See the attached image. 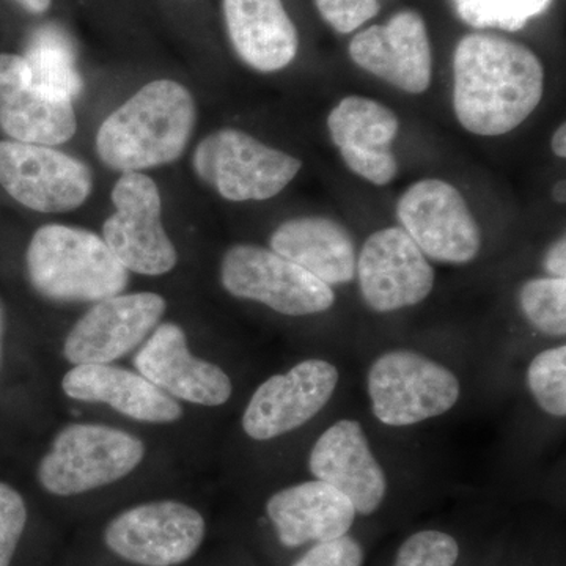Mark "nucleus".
<instances>
[{
  "instance_id": "34",
  "label": "nucleus",
  "mask_w": 566,
  "mask_h": 566,
  "mask_svg": "<svg viewBox=\"0 0 566 566\" xmlns=\"http://www.w3.org/2000/svg\"><path fill=\"white\" fill-rule=\"evenodd\" d=\"M25 10L33 14H41L50 9L52 0H18Z\"/></svg>"
},
{
  "instance_id": "28",
  "label": "nucleus",
  "mask_w": 566,
  "mask_h": 566,
  "mask_svg": "<svg viewBox=\"0 0 566 566\" xmlns=\"http://www.w3.org/2000/svg\"><path fill=\"white\" fill-rule=\"evenodd\" d=\"M460 547L453 536L439 531H422L409 536L397 554L395 566H453Z\"/></svg>"
},
{
  "instance_id": "26",
  "label": "nucleus",
  "mask_w": 566,
  "mask_h": 566,
  "mask_svg": "<svg viewBox=\"0 0 566 566\" xmlns=\"http://www.w3.org/2000/svg\"><path fill=\"white\" fill-rule=\"evenodd\" d=\"M517 300L532 327L551 337H565L566 279H531L521 286Z\"/></svg>"
},
{
  "instance_id": "24",
  "label": "nucleus",
  "mask_w": 566,
  "mask_h": 566,
  "mask_svg": "<svg viewBox=\"0 0 566 566\" xmlns=\"http://www.w3.org/2000/svg\"><path fill=\"white\" fill-rule=\"evenodd\" d=\"M24 59L32 85L40 92L71 103L81 95L84 84L76 69V51L57 25H44L33 32Z\"/></svg>"
},
{
  "instance_id": "2",
  "label": "nucleus",
  "mask_w": 566,
  "mask_h": 566,
  "mask_svg": "<svg viewBox=\"0 0 566 566\" xmlns=\"http://www.w3.org/2000/svg\"><path fill=\"white\" fill-rule=\"evenodd\" d=\"M193 95L177 81L148 82L99 126L96 153L118 172H144L177 161L196 129Z\"/></svg>"
},
{
  "instance_id": "17",
  "label": "nucleus",
  "mask_w": 566,
  "mask_h": 566,
  "mask_svg": "<svg viewBox=\"0 0 566 566\" xmlns=\"http://www.w3.org/2000/svg\"><path fill=\"white\" fill-rule=\"evenodd\" d=\"M327 129L353 174L375 186H386L398 174L394 140L400 132L397 114L365 96H346L331 111Z\"/></svg>"
},
{
  "instance_id": "20",
  "label": "nucleus",
  "mask_w": 566,
  "mask_h": 566,
  "mask_svg": "<svg viewBox=\"0 0 566 566\" xmlns=\"http://www.w3.org/2000/svg\"><path fill=\"white\" fill-rule=\"evenodd\" d=\"M62 389L73 400L111 406L137 422L174 423L182 416L181 405L145 376L111 364L74 365Z\"/></svg>"
},
{
  "instance_id": "25",
  "label": "nucleus",
  "mask_w": 566,
  "mask_h": 566,
  "mask_svg": "<svg viewBox=\"0 0 566 566\" xmlns=\"http://www.w3.org/2000/svg\"><path fill=\"white\" fill-rule=\"evenodd\" d=\"M457 14L475 29L517 32L549 9L553 0H452Z\"/></svg>"
},
{
  "instance_id": "19",
  "label": "nucleus",
  "mask_w": 566,
  "mask_h": 566,
  "mask_svg": "<svg viewBox=\"0 0 566 566\" xmlns=\"http://www.w3.org/2000/svg\"><path fill=\"white\" fill-rule=\"evenodd\" d=\"M0 128L11 140L55 147L76 134V112L33 87L24 55L0 54Z\"/></svg>"
},
{
  "instance_id": "16",
  "label": "nucleus",
  "mask_w": 566,
  "mask_h": 566,
  "mask_svg": "<svg viewBox=\"0 0 566 566\" xmlns=\"http://www.w3.org/2000/svg\"><path fill=\"white\" fill-rule=\"evenodd\" d=\"M134 367L163 392L188 403L214 408L232 397L230 376L189 352L180 324L159 323L134 356Z\"/></svg>"
},
{
  "instance_id": "27",
  "label": "nucleus",
  "mask_w": 566,
  "mask_h": 566,
  "mask_svg": "<svg viewBox=\"0 0 566 566\" xmlns=\"http://www.w3.org/2000/svg\"><path fill=\"white\" fill-rule=\"evenodd\" d=\"M527 385L536 403L547 415H566V346L546 349L534 357L527 370Z\"/></svg>"
},
{
  "instance_id": "18",
  "label": "nucleus",
  "mask_w": 566,
  "mask_h": 566,
  "mask_svg": "<svg viewBox=\"0 0 566 566\" xmlns=\"http://www.w3.org/2000/svg\"><path fill=\"white\" fill-rule=\"evenodd\" d=\"M308 469L316 480L345 494L360 515H371L385 501V471L356 420H338L319 436Z\"/></svg>"
},
{
  "instance_id": "5",
  "label": "nucleus",
  "mask_w": 566,
  "mask_h": 566,
  "mask_svg": "<svg viewBox=\"0 0 566 566\" xmlns=\"http://www.w3.org/2000/svg\"><path fill=\"white\" fill-rule=\"evenodd\" d=\"M197 177L229 202H264L279 196L303 161L237 128L212 132L192 155Z\"/></svg>"
},
{
  "instance_id": "33",
  "label": "nucleus",
  "mask_w": 566,
  "mask_h": 566,
  "mask_svg": "<svg viewBox=\"0 0 566 566\" xmlns=\"http://www.w3.org/2000/svg\"><path fill=\"white\" fill-rule=\"evenodd\" d=\"M551 147H553L554 155L557 158H566V126L562 123L560 126L554 133L553 140H551Z\"/></svg>"
},
{
  "instance_id": "21",
  "label": "nucleus",
  "mask_w": 566,
  "mask_h": 566,
  "mask_svg": "<svg viewBox=\"0 0 566 566\" xmlns=\"http://www.w3.org/2000/svg\"><path fill=\"white\" fill-rule=\"evenodd\" d=\"M266 512L286 547L340 538L357 515L345 494L319 480L277 491L268 501Z\"/></svg>"
},
{
  "instance_id": "13",
  "label": "nucleus",
  "mask_w": 566,
  "mask_h": 566,
  "mask_svg": "<svg viewBox=\"0 0 566 566\" xmlns=\"http://www.w3.org/2000/svg\"><path fill=\"white\" fill-rule=\"evenodd\" d=\"M166 311L158 293H122L99 301L66 335L63 356L74 365L114 363L144 344Z\"/></svg>"
},
{
  "instance_id": "36",
  "label": "nucleus",
  "mask_w": 566,
  "mask_h": 566,
  "mask_svg": "<svg viewBox=\"0 0 566 566\" xmlns=\"http://www.w3.org/2000/svg\"><path fill=\"white\" fill-rule=\"evenodd\" d=\"M553 197L556 199V202L558 203H565L566 199V188H565V181H558L556 186H554L553 189Z\"/></svg>"
},
{
  "instance_id": "12",
  "label": "nucleus",
  "mask_w": 566,
  "mask_h": 566,
  "mask_svg": "<svg viewBox=\"0 0 566 566\" xmlns=\"http://www.w3.org/2000/svg\"><path fill=\"white\" fill-rule=\"evenodd\" d=\"M365 304L379 314L422 303L434 289V270L401 227L367 238L356 263Z\"/></svg>"
},
{
  "instance_id": "1",
  "label": "nucleus",
  "mask_w": 566,
  "mask_h": 566,
  "mask_svg": "<svg viewBox=\"0 0 566 566\" xmlns=\"http://www.w3.org/2000/svg\"><path fill=\"white\" fill-rule=\"evenodd\" d=\"M545 69L524 44L469 33L453 55V109L475 136L512 133L534 114L545 95Z\"/></svg>"
},
{
  "instance_id": "29",
  "label": "nucleus",
  "mask_w": 566,
  "mask_h": 566,
  "mask_svg": "<svg viewBox=\"0 0 566 566\" xmlns=\"http://www.w3.org/2000/svg\"><path fill=\"white\" fill-rule=\"evenodd\" d=\"M28 524V506L20 491L0 482V566H10Z\"/></svg>"
},
{
  "instance_id": "35",
  "label": "nucleus",
  "mask_w": 566,
  "mask_h": 566,
  "mask_svg": "<svg viewBox=\"0 0 566 566\" xmlns=\"http://www.w3.org/2000/svg\"><path fill=\"white\" fill-rule=\"evenodd\" d=\"M3 335H6V311H3L2 301H0V365H2Z\"/></svg>"
},
{
  "instance_id": "30",
  "label": "nucleus",
  "mask_w": 566,
  "mask_h": 566,
  "mask_svg": "<svg viewBox=\"0 0 566 566\" xmlns=\"http://www.w3.org/2000/svg\"><path fill=\"white\" fill-rule=\"evenodd\" d=\"M315 6L323 20L344 35L374 20L381 10L379 0H315Z\"/></svg>"
},
{
  "instance_id": "11",
  "label": "nucleus",
  "mask_w": 566,
  "mask_h": 566,
  "mask_svg": "<svg viewBox=\"0 0 566 566\" xmlns=\"http://www.w3.org/2000/svg\"><path fill=\"white\" fill-rule=\"evenodd\" d=\"M207 526L192 506L177 501L147 502L125 510L104 528L115 556L140 566L185 564L202 546Z\"/></svg>"
},
{
  "instance_id": "7",
  "label": "nucleus",
  "mask_w": 566,
  "mask_h": 566,
  "mask_svg": "<svg viewBox=\"0 0 566 566\" xmlns=\"http://www.w3.org/2000/svg\"><path fill=\"white\" fill-rule=\"evenodd\" d=\"M114 212L103 223V240L132 273L164 275L178 263L177 248L163 226L158 185L142 172H125L112 189Z\"/></svg>"
},
{
  "instance_id": "31",
  "label": "nucleus",
  "mask_w": 566,
  "mask_h": 566,
  "mask_svg": "<svg viewBox=\"0 0 566 566\" xmlns=\"http://www.w3.org/2000/svg\"><path fill=\"white\" fill-rule=\"evenodd\" d=\"M364 551L352 536L318 543L293 566H363Z\"/></svg>"
},
{
  "instance_id": "15",
  "label": "nucleus",
  "mask_w": 566,
  "mask_h": 566,
  "mask_svg": "<svg viewBox=\"0 0 566 566\" xmlns=\"http://www.w3.org/2000/svg\"><path fill=\"white\" fill-rule=\"evenodd\" d=\"M349 57L398 91L422 95L433 80V51L422 14L398 11L385 25H371L353 36Z\"/></svg>"
},
{
  "instance_id": "22",
  "label": "nucleus",
  "mask_w": 566,
  "mask_h": 566,
  "mask_svg": "<svg viewBox=\"0 0 566 566\" xmlns=\"http://www.w3.org/2000/svg\"><path fill=\"white\" fill-rule=\"evenodd\" d=\"M227 33L238 57L260 73L296 59L300 35L282 0H222Z\"/></svg>"
},
{
  "instance_id": "9",
  "label": "nucleus",
  "mask_w": 566,
  "mask_h": 566,
  "mask_svg": "<svg viewBox=\"0 0 566 566\" xmlns=\"http://www.w3.org/2000/svg\"><path fill=\"white\" fill-rule=\"evenodd\" d=\"M397 218L427 259L471 263L482 249V232L455 186L424 178L409 186L397 203Z\"/></svg>"
},
{
  "instance_id": "14",
  "label": "nucleus",
  "mask_w": 566,
  "mask_h": 566,
  "mask_svg": "<svg viewBox=\"0 0 566 566\" xmlns=\"http://www.w3.org/2000/svg\"><path fill=\"white\" fill-rule=\"evenodd\" d=\"M338 382L335 365L307 359L274 375L253 392L243 428L255 441H270L303 427L329 403Z\"/></svg>"
},
{
  "instance_id": "4",
  "label": "nucleus",
  "mask_w": 566,
  "mask_h": 566,
  "mask_svg": "<svg viewBox=\"0 0 566 566\" xmlns=\"http://www.w3.org/2000/svg\"><path fill=\"white\" fill-rule=\"evenodd\" d=\"M144 458L137 436L106 424L71 423L41 458L36 479L46 493L70 497L125 479Z\"/></svg>"
},
{
  "instance_id": "6",
  "label": "nucleus",
  "mask_w": 566,
  "mask_h": 566,
  "mask_svg": "<svg viewBox=\"0 0 566 566\" xmlns=\"http://www.w3.org/2000/svg\"><path fill=\"white\" fill-rule=\"evenodd\" d=\"M460 394V381L449 368L411 349L387 352L368 370L371 409L389 427H409L446 415Z\"/></svg>"
},
{
  "instance_id": "3",
  "label": "nucleus",
  "mask_w": 566,
  "mask_h": 566,
  "mask_svg": "<svg viewBox=\"0 0 566 566\" xmlns=\"http://www.w3.org/2000/svg\"><path fill=\"white\" fill-rule=\"evenodd\" d=\"M25 270L33 290L55 303H99L129 283V271L99 234L63 223L33 233Z\"/></svg>"
},
{
  "instance_id": "23",
  "label": "nucleus",
  "mask_w": 566,
  "mask_h": 566,
  "mask_svg": "<svg viewBox=\"0 0 566 566\" xmlns=\"http://www.w3.org/2000/svg\"><path fill=\"white\" fill-rule=\"evenodd\" d=\"M270 245L283 259L329 286L356 277V244L348 229L334 219L324 216L289 219L271 234Z\"/></svg>"
},
{
  "instance_id": "32",
  "label": "nucleus",
  "mask_w": 566,
  "mask_h": 566,
  "mask_svg": "<svg viewBox=\"0 0 566 566\" xmlns=\"http://www.w3.org/2000/svg\"><path fill=\"white\" fill-rule=\"evenodd\" d=\"M543 268L551 277L566 279V240L558 238L549 245L543 259Z\"/></svg>"
},
{
  "instance_id": "10",
  "label": "nucleus",
  "mask_w": 566,
  "mask_h": 566,
  "mask_svg": "<svg viewBox=\"0 0 566 566\" xmlns=\"http://www.w3.org/2000/svg\"><path fill=\"white\" fill-rule=\"evenodd\" d=\"M0 186L22 207L55 214L87 202L93 174L87 164L54 147L0 140Z\"/></svg>"
},
{
  "instance_id": "8",
  "label": "nucleus",
  "mask_w": 566,
  "mask_h": 566,
  "mask_svg": "<svg viewBox=\"0 0 566 566\" xmlns=\"http://www.w3.org/2000/svg\"><path fill=\"white\" fill-rule=\"evenodd\" d=\"M221 282L232 296L286 316L323 314L335 303L333 286L262 245L234 244L223 253Z\"/></svg>"
}]
</instances>
